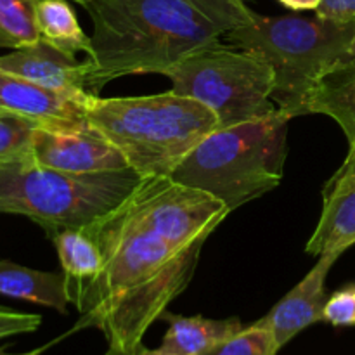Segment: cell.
<instances>
[{
    "label": "cell",
    "instance_id": "1",
    "mask_svg": "<svg viewBox=\"0 0 355 355\" xmlns=\"http://www.w3.org/2000/svg\"><path fill=\"white\" fill-rule=\"evenodd\" d=\"M104 257L103 272L71 295L80 328H97L110 349L132 352L191 283L207 241L179 248L148 231L125 203L87 225Z\"/></svg>",
    "mask_w": 355,
    "mask_h": 355
},
{
    "label": "cell",
    "instance_id": "2",
    "mask_svg": "<svg viewBox=\"0 0 355 355\" xmlns=\"http://www.w3.org/2000/svg\"><path fill=\"white\" fill-rule=\"evenodd\" d=\"M87 90L127 75H165L252 19L245 0H92Z\"/></svg>",
    "mask_w": 355,
    "mask_h": 355
},
{
    "label": "cell",
    "instance_id": "3",
    "mask_svg": "<svg viewBox=\"0 0 355 355\" xmlns=\"http://www.w3.org/2000/svg\"><path fill=\"white\" fill-rule=\"evenodd\" d=\"M83 107L87 121L142 179L170 177L207 135L220 127L210 107L172 89L135 97L92 94Z\"/></svg>",
    "mask_w": 355,
    "mask_h": 355
},
{
    "label": "cell",
    "instance_id": "4",
    "mask_svg": "<svg viewBox=\"0 0 355 355\" xmlns=\"http://www.w3.org/2000/svg\"><path fill=\"white\" fill-rule=\"evenodd\" d=\"M291 120L290 113L276 107L266 116L218 127L170 177L211 194L231 211L236 210L279 186Z\"/></svg>",
    "mask_w": 355,
    "mask_h": 355
},
{
    "label": "cell",
    "instance_id": "5",
    "mask_svg": "<svg viewBox=\"0 0 355 355\" xmlns=\"http://www.w3.org/2000/svg\"><path fill=\"white\" fill-rule=\"evenodd\" d=\"M354 21H333L321 16H262L225 37L231 44L266 61L274 73L272 101L291 116L307 114V99L315 83L336 64L350 58Z\"/></svg>",
    "mask_w": 355,
    "mask_h": 355
},
{
    "label": "cell",
    "instance_id": "6",
    "mask_svg": "<svg viewBox=\"0 0 355 355\" xmlns=\"http://www.w3.org/2000/svg\"><path fill=\"white\" fill-rule=\"evenodd\" d=\"M142 177L132 168L69 173L38 165L33 156L0 162V214L23 215L49 236L92 225L116 210Z\"/></svg>",
    "mask_w": 355,
    "mask_h": 355
},
{
    "label": "cell",
    "instance_id": "7",
    "mask_svg": "<svg viewBox=\"0 0 355 355\" xmlns=\"http://www.w3.org/2000/svg\"><path fill=\"white\" fill-rule=\"evenodd\" d=\"M172 90L210 107L220 127L266 116L276 110L272 68L236 45L220 40L187 55L165 73Z\"/></svg>",
    "mask_w": 355,
    "mask_h": 355
},
{
    "label": "cell",
    "instance_id": "8",
    "mask_svg": "<svg viewBox=\"0 0 355 355\" xmlns=\"http://www.w3.org/2000/svg\"><path fill=\"white\" fill-rule=\"evenodd\" d=\"M125 207L142 227L179 248L207 241L231 214L215 196L172 177L142 179Z\"/></svg>",
    "mask_w": 355,
    "mask_h": 355
},
{
    "label": "cell",
    "instance_id": "9",
    "mask_svg": "<svg viewBox=\"0 0 355 355\" xmlns=\"http://www.w3.org/2000/svg\"><path fill=\"white\" fill-rule=\"evenodd\" d=\"M31 156L47 168L69 173H99L130 168L120 151L90 123L76 127L38 125Z\"/></svg>",
    "mask_w": 355,
    "mask_h": 355
},
{
    "label": "cell",
    "instance_id": "10",
    "mask_svg": "<svg viewBox=\"0 0 355 355\" xmlns=\"http://www.w3.org/2000/svg\"><path fill=\"white\" fill-rule=\"evenodd\" d=\"M0 69L76 99L87 101L92 96L87 90V59L78 61L75 55L66 54L44 40L0 54Z\"/></svg>",
    "mask_w": 355,
    "mask_h": 355
},
{
    "label": "cell",
    "instance_id": "11",
    "mask_svg": "<svg viewBox=\"0 0 355 355\" xmlns=\"http://www.w3.org/2000/svg\"><path fill=\"white\" fill-rule=\"evenodd\" d=\"M355 245V149L350 148L342 166L322 189V211L305 252L321 257L342 255Z\"/></svg>",
    "mask_w": 355,
    "mask_h": 355
},
{
    "label": "cell",
    "instance_id": "12",
    "mask_svg": "<svg viewBox=\"0 0 355 355\" xmlns=\"http://www.w3.org/2000/svg\"><path fill=\"white\" fill-rule=\"evenodd\" d=\"M338 259V253L319 257L318 263L309 270L307 276L290 293L284 295L266 318L260 319V322L270 329L279 349L309 326L322 321V309L328 300L326 279Z\"/></svg>",
    "mask_w": 355,
    "mask_h": 355
},
{
    "label": "cell",
    "instance_id": "13",
    "mask_svg": "<svg viewBox=\"0 0 355 355\" xmlns=\"http://www.w3.org/2000/svg\"><path fill=\"white\" fill-rule=\"evenodd\" d=\"M85 101L44 89L0 69V111L19 114L38 125H87Z\"/></svg>",
    "mask_w": 355,
    "mask_h": 355
},
{
    "label": "cell",
    "instance_id": "14",
    "mask_svg": "<svg viewBox=\"0 0 355 355\" xmlns=\"http://www.w3.org/2000/svg\"><path fill=\"white\" fill-rule=\"evenodd\" d=\"M307 114H326L340 125L355 149V55L326 73L307 99Z\"/></svg>",
    "mask_w": 355,
    "mask_h": 355
},
{
    "label": "cell",
    "instance_id": "15",
    "mask_svg": "<svg viewBox=\"0 0 355 355\" xmlns=\"http://www.w3.org/2000/svg\"><path fill=\"white\" fill-rule=\"evenodd\" d=\"M0 295L44 305L66 314L71 304L69 279L64 272H44L0 260Z\"/></svg>",
    "mask_w": 355,
    "mask_h": 355
},
{
    "label": "cell",
    "instance_id": "16",
    "mask_svg": "<svg viewBox=\"0 0 355 355\" xmlns=\"http://www.w3.org/2000/svg\"><path fill=\"white\" fill-rule=\"evenodd\" d=\"M162 319L168 322V331L163 336L162 349L175 355H201L245 328L238 318H186L165 311Z\"/></svg>",
    "mask_w": 355,
    "mask_h": 355
},
{
    "label": "cell",
    "instance_id": "17",
    "mask_svg": "<svg viewBox=\"0 0 355 355\" xmlns=\"http://www.w3.org/2000/svg\"><path fill=\"white\" fill-rule=\"evenodd\" d=\"M51 239L58 250L62 272L69 279V295L103 272V252L87 227L62 229L52 234Z\"/></svg>",
    "mask_w": 355,
    "mask_h": 355
},
{
    "label": "cell",
    "instance_id": "18",
    "mask_svg": "<svg viewBox=\"0 0 355 355\" xmlns=\"http://www.w3.org/2000/svg\"><path fill=\"white\" fill-rule=\"evenodd\" d=\"M38 38L69 55L90 52V37L82 30L69 0H38L35 6Z\"/></svg>",
    "mask_w": 355,
    "mask_h": 355
},
{
    "label": "cell",
    "instance_id": "19",
    "mask_svg": "<svg viewBox=\"0 0 355 355\" xmlns=\"http://www.w3.org/2000/svg\"><path fill=\"white\" fill-rule=\"evenodd\" d=\"M38 0H0V49H17L38 42L35 6Z\"/></svg>",
    "mask_w": 355,
    "mask_h": 355
},
{
    "label": "cell",
    "instance_id": "20",
    "mask_svg": "<svg viewBox=\"0 0 355 355\" xmlns=\"http://www.w3.org/2000/svg\"><path fill=\"white\" fill-rule=\"evenodd\" d=\"M279 350L270 329L257 321L201 355H277Z\"/></svg>",
    "mask_w": 355,
    "mask_h": 355
},
{
    "label": "cell",
    "instance_id": "21",
    "mask_svg": "<svg viewBox=\"0 0 355 355\" xmlns=\"http://www.w3.org/2000/svg\"><path fill=\"white\" fill-rule=\"evenodd\" d=\"M38 123L19 114L0 111V159L31 155V142Z\"/></svg>",
    "mask_w": 355,
    "mask_h": 355
},
{
    "label": "cell",
    "instance_id": "22",
    "mask_svg": "<svg viewBox=\"0 0 355 355\" xmlns=\"http://www.w3.org/2000/svg\"><path fill=\"white\" fill-rule=\"evenodd\" d=\"M322 321L336 328L355 326V284H347L328 297L322 309Z\"/></svg>",
    "mask_w": 355,
    "mask_h": 355
},
{
    "label": "cell",
    "instance_id": "23",
    "mask_svg": "<svg viewBox=\"0 0 355 355\" xmlns=\"http://www.w3.org/2000/svg\"><path fill=\"white\" fill-rule=\"evenodd\" d=\"M40 324L42 318L38 314H26V312H16L0 307V340L24 335V333H33L40 328Z\"/></svg>",
    "mask_w": 355,
    "mask_h": 355
},
{
    "label": "cell",
    "instance_id": "24",
    "mask_svg": "<svg viewBox=\"0 0 355 355\" xmlns=\"http://www.w3.org/2000/svg\"><path fill=\"white\" fill-rule=\"evenodd\" d=\"M315 14L333 21H354L355 0H322Z\"/></svg>",
    "mask_w": 355,
    "mask_h": 355
},
{
    "label": "cell",
    "instance_id": "25",
    "mask_svg": "<svg viewBox=\"0 0 355 355\" xmlns=\"http://www.w3.org/2000/svg\"><path fill=\"white\" fill-rule=\"evenodd\" d=\"M291 10H315L322 0H277Z\"/></svg>",
    "mask_w": 355,
    "mask_h": 355
},
{
    "label": "cell",
    "instance_id": "26",
    "mask_svg": "<svg viewBox=\"0 0 355 355\" xmlns=\"http://www.w3.org/2000/svg\"><path fill=\"white\" fill-rule=\"evenodd\" d=\"M106 355H175V354L166 352V350H163L162 347H159V349H156V350H149V349H146V347L141 343V345H139L137 349L132 350V352H118V350L110 349L106 352Z\"/></svg>",
    "mask_w": 355,
    "mask_h": 355
},
{
    "label": "cell",
    "instance_id": "27",
    "mask_svg": "<svg viewBox=\"0 0 355 355\" xmlns=\"http://www.w3.org/2000/svg\"><path fill=\"white\" fill-rule=\"evenodd\" d=\"M54 343L55 342H51V343H47V345H44V347H38V349L30 350V352H21V354H10V352H7V350L3 349V347H0V355H40V354H44L45 350L49 349V347L54 345Z\"/></svg>",
    "mask_w": 355,
    "mask_h": 355
},
{
    "label": "cell",
    "instance_id": "28",
    "mask_svg": "<svg viewBox=\"0 0 355 355\" xmlns=\"http://www.w3.org/2000/svg\"><path fill=\"white\" fill-rule=\"evenodd\" d=\"M73 2H76V3H80V6L85 7L87 3H90V2H92V0H73Z\"/></svg>",
    "mask_w": 355,
    "mask_h": 355
},
{
    "label": "cell",
    "instance_id": "29",
    "mask_svg": "<svg viewBox=\"0 0 355 355\" xmlns=\"http://www.w3.org/2000/svg\"><path fill=\"white\" fill-rule=\"evenodd\" d=\"M350 55H355V33H354V40H352V45H350Z\"/></svg>",
    "mask_w": 355,
    "mask_h": 355
},
{
    "label": "cell",
    "instance_id": "30",
    "mask_svg": "<svg viewBox=\"0 0 355 355\" xmlns=\"http://www.w3.org/2000/svg\"><path fill=\"white\" fill-rule=\"evenodd\" d=\"M0 162H3V159H0Z\"/></svg>",
    "mask_w": 355,
    "mask_h": 355
}]
</instances>
